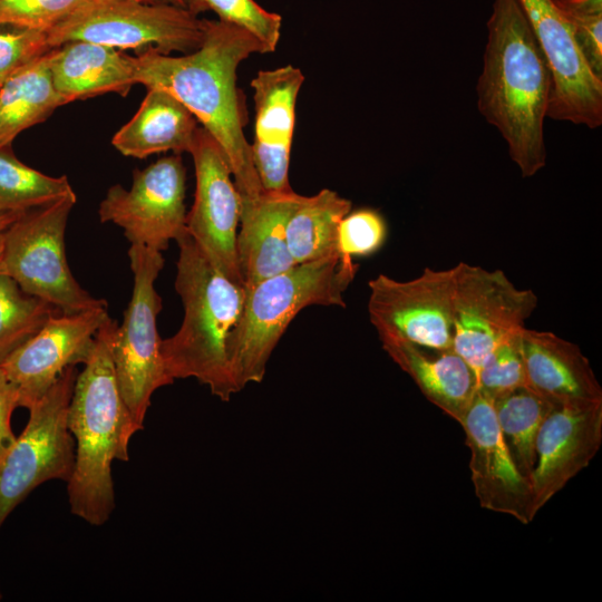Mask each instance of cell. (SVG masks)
Segmentation results:
<instances>
[{"mask_svg": "<svg viewBox=\"0 0 602 602\" xmlns=\"http://www.w3.org/2000/svg\"><path fill=\"white\" fill-rule=\"evenodd\" d=\"M253 54H265L255 37L219 19H204L196 50L171 56L152 48L136 57V84L168 91L220 144L241 198V217L264 192L244 135L246 107L236 85L239 66Z\"/></svg>", "mask_w": 602, "mask_h": 602, "instance_id": "6da1fadb", "label": "cell"}, {"mask_svg": "<svg viewBox=\"0 0 602 602\" xmlns=\"http://www.w3.org/2000/svg\"><path fill=\"white\" fill-rule=\"evenodd\" d=\"M476 90L480 115L502 135L522 176L537 174L546 165L551 74L518 0H494Z\"/></svg>", "mask_w": 602, "mask_h": 602, "instance_id": "7a4b0ae2", "label": "cell"}, {"mask_svg": "<svg viewBox=\"0 0 602 602\" xmlns=\"http://www.w3.org/2000/svg\"><path fill=\"white\" fill-rule=\"evenodd\" d=\"M117 323L99 328L85 368L77 375L67 425L75 440V466L67 483L70 511L94 526L104 525L115 508L114 459H129V441L139 429L122 397L110 355Z\"/></svg>", "mask_w": 602, "mask_h": 602, "instance_id": "3957f363", "label": "cell"}, {"mask_svg": "<svg viewBox=\"0 0 602 602\" xmlns=\"http://www.w3.org/2000/svg\"><path fill=\"white\" fill-rule=\"evenodd\" d=\"M175 290L184 317L178 331L162 339L161 352L167 375L196 378L223 401L239 392L231 376L226 343L244 302L245 288L221 272L193 237L177 241Z\"/></svg>", "mask_w": 602, "mask_h": 602, "instance_id": "277c9868", "label": "cell"}, {"mask_svg": "<svg viewBox=\"0 0 602 602\" xmlns=\"http://www.w3.org/2000/svg\"><path fill=\"white\" fill-rule=\"evenodd\" d=\"M358 264L334 254L300 263L245 289L241 314L231 330L226 352L239 391L261 382L268 361L291 321L310 305L344 308L343 292Z\"/></svg>", "mask_w": 602, "mask_h": 602, "instance_id": "5b68a950", "label": "cell"}, {"mask_svg": "<svg viewBox=\"0 0 602 602\" xmlns=\"http://www.w3.org/2000/svg\"><path fill=\"white\" fill-rule=\"evenodd\" d=\"M77 197H65L23 212L2 232L0 274L20 289L70 314L107 308L74 278L66 256L65 233Z\"/></svg>", "mask_w": 602, "mask_h": 602, "instance_id": "8992f818", "label": "cell"}, {"mask_svg": "<svg viewBox=\"0 0 602 602\" xmlns=\"http://www.w3.org/2000/svg\"><path fill=\"white\" fill-rule=\"evenodd\" d=\"M47 36L51 48L80 40L139 54L152 48L165 55L190 54L203 41L204 19L166 2L80 0Z\"/></svg>", "mask_w": 602, "mask_h": 602, "instance_id": "52a82bcc", "label": "cell"}, {"mask_svg": "<svg viewBox=\"0 0 602 602\" xmlns=\"http://www.w3.org/2000/svg\"><path fill=\"white\" fill-rule=\"evenodd\" d=\"M128 258L134 274L133 294L122 326H116L111 334L110 355L122 397L140 430L152 395L173 380L164 366L157 330L162 299L154 283L164 266L162 252L130 244Z\"/></svg>", "mask_w": 602, "mask_h": 602, "instance_id": "ba28073f", "label": "cell"}, {"mask_svg": "<svg viewBox=\"0 0 602 602\" xmlns=\"http://www.w3.org/2000/svg\"><path fill=\"white\" fill-rule=\"evenodd\" d=\"M77 375L76 366L66 368L29 408L23 431L0 463V528L37 486L52 479H70L75 440L67 416Z\"/></svg>", "mask_w": 602, "mask_h": 602, "instance_id": "9c48e42d", "label": "cell"}, {"mask_svg": "<svg viewBox=\"0 0 602 602\" xmlns=\"http://www.w3.org/2000/svg\"><path fill=\"white\" fill-rule=\"evenodd\" d=\"M453 349L475 370L537 305L532 290L518 289L502 270L460 262L452 268Z\"/></svg>", "mask_w": 602, "mask_h": 602, "instance_id": "30bf717a", "label": "cell"}, {"mask_svg": "<svg viewBox=\"0 0 602 602\" xmlns=\"http://www.w3.org/2000/svg\"><path fill=\"white\" fill-rule=\"evenodd\" d=\"M186 169L178 155L162 157L144 169H136L126 190L111 186L99 205L103 223L124 230L130 244L159 252L168 249L186 231Z\"/></svg>", "mask_w": 602, "mask_h": 602, "instance_id": "8fae6325", "label": "cell"}, {"mask_svg": "<svg viewBox=\"0 0 602 602\" xmlns=\"http://www.w3.org/2000/svg\"><path fill=\"white\" fill-rule=\"evenodd\" d=\"M196 188L186 215V231L208 260L226 276L243 284L236 256L241 198L223 149L198 127L190 151Z\"/></svg>", "mask_w": 602, "mask_h": 602, "instance_id": "7c38bea8", "label": "cell"}, {"mask_svg": "<svg viewBox=\"0 0 602 602\" xmlns=\"http://www.w3.org/2000/svg\"><path fill=\"white\" fill-rule=\"evenodd\" d=\"M551 74L547 117L602 125V78L589 67L569 22L553 0H518Z\"/></svg>", "mask_w": 602, "mask_h": 602, "instance_id": "4fadbf2b", "label": "cell"}, {"mask_svg": "<svg viewBox=\"0 0 602 602\" xmlns=\"http://www.w3.org/2000/svg\"><path fill=\"white\" fill-rule=\"evenodd\" d=\"M453 271L426 268L408 281L379 274L368 283L369 318L377 331L397 334L414 343L453 348Z\"/></svg>", "mask_w": 602, "mask_h": 602, "instance_id": "5bb4252c", "label": "cell"}, {"mask_svg": "<svg viewBox=\"0 0 602 602\" xmlns=\"http://www.w3.org/2000/svg\"><path fill=\"white\" fill-rule=\"evenodd\" d=\"M108 318L107 308L58 313L0 363L17 391L19 407L29 409L66 368L85 365L94 349L96 334Z\"/></svg>", "mask_w": 602, "mask_h": 602, "instance_id": "9a60e30c", "label": "cell"}, {"mask_svg": "<svg viewBox=\"0 0 602 602\" xmlns=\"http://www.w3.org/2000/svg\"><path fill=\"white\" fill-rule=\"evenodd\" d=\"M601 443L602 401H553L535 440L536 512L589 466Z\"/></svg>", "mask_w": 602, "mask_h": 602, "instance_id": "2e32d148", "label": "cell"}, {"mask_svg": "<svg viewBox=\"0 0 602 602\" xmlns=\"http://www.w3.org/2000/svg\"><path fill=\"white\" fill-rule=\"evenodd\" d=\"M459 424L470 452L469 469L479 505L523 524L532 522L537 514L533 488L507 453L492 401L477 390Z\"/></svg>", "mask_w": 602, "mask_h": 602, "instance_id": "e0dca14e", "label": "cell"}, {"mask_svg": "<svg viewBox=\"0 0 602 602\" xmlns=\"http://www.w3.org/2000/svg\"><path fill=\"white\" fill-rule=\"evenodd\" d=\"M303 81L302 71L292 65L260 70L251 81L255 123L250 148L263 191L292 190L289 166L297 99Z\"/></svg>", "mask_w": 602, "mask_h": 602, "instance_id": "ac0fdd59", "label": "cell"}, {"mask_svg": "<svg viewBox=\"0 0 602 602\" xmlns=\"http://www.w3.org/2000/svg\"><path fill=\"white\" fill-rule=\"evenodd\" d=\"M377 332L382 349L424 396L459 423L477 391L475 370L453 348L420 346L390 332Z\"/></svg>", "mask_w": 602, "mask_h": 602, "instance_id": "d6986e66", "label": "cell"}, {"mask_svg": "<svg viewBox=\"0 0 602 602\" xmlns=\"http://www.w3.org/2000/svg\"><path fill=\"white\" fill-rule=\"evenodd\" d=\"M526 386L552 401H602V388L580 347L553 332L521 330Z\"/></svg>", "mask_w": 602, "mask_h": 602, "instance_id": "ffe728a7", "label": "cell"}, {"mask_svg": "<svg viewBox=\"0 0 602 602\" xmlns=\"http://www.w3.org/2000/svg\"><path fill=\"white\" fill-rule=\"evenodd\" d=\"M302 197L293 190L264 191L241 217L236 256L245 289L295 265L288 249L287 226Z\"/></svg>", "mask_w": 602, "mask_h": 602, "instance_id": "44dd1931", "label": "cell"}, {"mask_svg": "<svg viewBox=\"0 0 602 602\" xmlns=\"http://www.w3.org/2000/svg\"><path fill=\"white\" fill-rule=\"evenodd\" d=\"M56 90L68 101L106 93L126 96L136 85V57L113 47L68 41L50 51Z\"/></svg>", "mask_w": 602, "mask_h": 602, "instance_id": "7402d4cb", "label": "cell"}, {"mask_svg": "<svg viewBox=\"0 0 602 602\" xmlns=\"http://www.w3.org/2000/svg\"><path fill=\"white\" fill-rule=\"evenodd\" d=\"M197 128V119L177 98L149 87L138 110L113 136L111 144L135 158L168 151L190 153Z\"/></svg>", "mask_w": 602, "mask_h": 602, "instance_id": "603a6c76", "label": "cell"}, {"mask_svg": "<svg viewBox=\"0 0 602 602\" xmlns=\"http://www.w3.org/2000/svg\"><path fill=\"white\" fill-rule=\"evenodd\" d=\"M50 51L0 86V147L11 145L18 134L43 122L56 108L68 104L54 86Z\"/></svg>", "mask_w": 602, "mask_h": 602, "instance_id": "cb8c5ba5", "label": "cell"}, {"mask_svg": "<svg viewBox=\"0 0 602 602\" xmlns=\"http://www.w3.org/2000/svg\"><path fill=\"white\" fill-rule=\"evenodd\" d=\"M350 211L351 202L329 188L303 196L287 226L288 249L294 264L339 254L338 226Z\"/></svg>", "mask_w": 602, "mask_h": 602, "instance_id": "d4e9b609", "label": "cell"}, {"mask_svg": "<svg viewBox=\"0 0 602 602\" xmlns=\"http://www.w3.org/2000/svg\"><path fill=\"white\" fill-rule=\"evenodd\" d=\"M491 401L507 453L518 473L531 483L536 436L553 401L526 385L513 388Z\"/></svg>", "mask_w": 602, "mask_h": 602, "instance_id": "484cf974", "label": "cell"}, {"mask_svg": "<svg viewBox=\"0 0 602 602\" xmlns=\"http://www.w3.org/2000/svg\"><path fill=\"white\" fill-rule=\"evenodd\" d=\"M0 147V211L26 212L65 197H77L67 176L46 175Z\"/></svg>", "mask_w": 602, "mask_h": 602, "instance_id": "4316f807", "label": "cell"}, {"mask_svg": "<svg viewBox=\"0 0 602 602\" xmlns=\"http://www.w3.org/2000/svg\"><path fill=\"white\" fill-rule=\"evenodd\" d=\"M58 313L55 305L23 292L16 281L0 274V363Z\"/></svg>", "mask_w": 602, "mask_h": 602, "instance_id": "83f0119b", "label": "cell"}, {"mask_svg": "<svg viewBox=\"0 0 602 602\" xmlns=\"http://www.w3.org/2000/svg\"><path fill=\"white\" fill-rule=\"evenodd\" d=\"M522 328L512 331L497 343L476 371L477 390L489 400L526 385L521 344Z\"/></svg>", "mask_w": 602, "mask_h": 602, "instance_id": "f1b7e54d", "label": "cell"}, {"mask_svg": "<svg viewBox=\"0 0 602 602\" xmlns=\"http://www.w3.org/2000/svg\"><path fill=\"white\" fill-rule=\"evenodd\" d=\"M219 20L236 26L255 37L265 54L275 51L282 27V17L263 9L254 0H204Z\"/></svg>", "mask_w": 602, "mask_h": 602, "instance_id": "f546056e", "label": "cell"}, {"mask_svg": "<svg viewBox=\"0 0 602 602\" xmlns=\"http://www.w3.org/2000/svg\"><path fill=\"white\" fill-rule=\"evenodd\" d=\"M591 70L602 78V0H553Z\"/></svg>", "mask_w": 602, "mask_h": 602, "instance_id": "4dcf8cb0", "label": "cell"}, {"mask_svg": "<svg viewBox=\"0 0 602 602\" xmlns=\"http://www.w3.org/2000/svg\"><path fill=\"white\" fill-rule=\"evenodd\" d=\"M387 234L386 220L377 210L350 211L339 223L337 249L340 255L350 259L369 256L382 247Z\"/></svg>", "mask_w": 602, "mask_h": 602, "instance_id": "1f68e13d", "label": "cell"}, {"mask_svg": "<svg viewBox=\"0 0 602 602\" xmlns=\"http://www.w3.org/2000/svg\"><path fill=\"white\" fill-rule=\"evenodd\" d=\"M52 49L47 30L0 21V86Z\"/></svg>", "mask_w": 602, "mask_h": 602, "instance_id": "d6a6232c", "label": "cell"}, {"mask_svg": "<svg viewBox=\"0 0 602 602\" xmlns=\"http://www.w3.org/2000/svg\"><path fill=\"white\" fill-rule=\"evenodd\" d=\"M80 0H0V21L48 30Z\"/></svg>", "mask_w": 602, "mask_h": 602, "instance_id": "836d02e7", "label": "cell"}, {"mask_svg": "<svg viewBox=\"0 0 602 602\" xmlns=\"http://www.w3.org/2000/svg\"><path fill=\"white\" fill-rule=\"evenodd\" d=\"M17 407V391L0 369V463L17 438L11 428V415Z\"/></svg>", "mask_w": 602, "mask_h": 602, "instance_id": "e575fe53", "label": "cell"}, {"mask_svg": "<svg viewBox=\"0 0 602 602\" xmlns=\"http://www.w3.org/2000/svg\"><path fill=\"white\" fill-rule=\"evenodd\" d=\"M23 212L0 211V234L13 223Z\"/></svg>", "mask_w": 602, "mask_h": 602, "instance_id": "d590c367", "label": "cell"}, {"mask_svg": "<svg viewBox=\"0 0 602 602\" xmlns=\"http://www.w3.org/2000/svg\"><path fill=\"white\" fill-rule=\"evenodd\" d=\"M186 9L194 14L207 11L204 0H184Z\"/></svg>", "mask_w": 602, "mask_h": 602, "instance_id": "8d00e7d4", "label": "cell"}, {"mask_svg": "<svg viewBox=\"0 0 602 602\" xmlns=\"http://www.w3.org/2000/svg\"><path fill=\"white\" fill-rule=\"evenodd\" d=\"M133 1L146 2V3L166 2V3H172V4H175V6L186 8L185 3H184V0H133Z\"/></svg>", "mask_w": 602, "mask_h": 602, "instance_id": "74e56055", "label": "cell"}, {"mask_svg": "<svg viewBox=\"0 0 602 602\" xmlns=\"http://www.w3.org/2000/svg\"><path fill=\"white\" fill-rule=\"evenodd\" d=\"M1 252H2V233L0 234V258H1Z\"/></svg>", "mask_w": 602, "mask_h": 602, "instance_id": "f35d334b", "label": "cell"}, {"mask_svg": "<svg viewBox=\"0 0 602 602\" xmlns=\"http://www.w3.org/2000/svg\"><path fill=\"white\" fill-rule=\"evenodd\" d=\"M2 599V593H1V590H0V600Z\"/></svg>", "mask_w": 602, "mask_h": 602, "instance_id": "ab89813d", "label": "cell"}]
</instances>
